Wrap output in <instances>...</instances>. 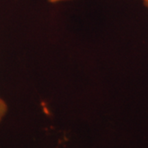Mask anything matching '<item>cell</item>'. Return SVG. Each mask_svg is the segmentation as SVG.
Listing matches in <instances>:
<instances>
[{
  "mask_svg": "<svg viewBox=\"0 0 148 148\" xmlns=\"http://www.w3.org/2000/svg\"><path fill=\"white\" fill-rule=\"evenodd\" d=\"M66 1H68V0H66ZM142 1L143 2V4H144V6L148 8V0H142Z\"/></svg>",
  "mask_w": 148,
  "mask_h": 148,
  "instance_id": "2",
  "label": "cell"
},
{
  "mask_svg": "<svg viewBox=\"0 0 148 148\" xmlns=\"http://www.w3.org/2000/svg\"><path fill=\"white\" fill-rule=\"evenodd\" d=\"M8 112V105L5 101L0 97V123L3 121Z\"/></svg>",
  "mask_w": 148,
  "mask_h": 148,
  "instance_id": "1",
  "label": "cell"
}]
</instances>
